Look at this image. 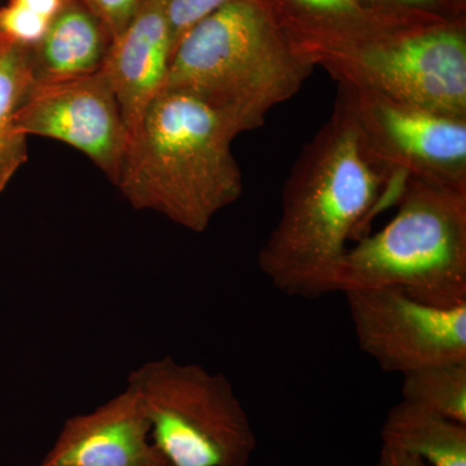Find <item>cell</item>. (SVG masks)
I'll return each mask as SVG.
<instances>
[{
    "label": "cell",
    "instance_id": "cell-1",
    "mask_svg": "<svg viewBox=\"0 0 466 466\" xmlns=\"http://www.w3.org/2000/svg\"><path fill=\"white\" fill-rule=\"evenodd\" d=\"M391 179L337 99L330 118L294 162L280 217L260 248L259 269L272 287L299 299L333 293L349 238L367 222Z\"/></svg>",
    "mask_w": 466,
    "mask_h": 466
},
{
    "label": "cell",
    "instance_id": "cell-2",
    "mask_svg": "<svg viewBox=\"0 0 466 466\" xmlns=\"http://www.w3.org/2000/svg\"><path fill=\"white\" fill-rule=\"evenodd\" d=\"M238 134L216 110L187 92L164 90L128 146L115 186L137 210L207 231L244 191L232 153Z\"/></svg>",
    "mask_w": 466,
    "mask_h": 466
},
{
    "label": "cell",
    "instance_id": "cell-3",
    "mask_svg": "<svg viewBox=\"0 0 466 466\" xmlns=\"http://www.w3.org/2000/svg\"><path fill=\"white\" fill-rule=\"evenodd\" d=\"M312 70L263 0H233L180 39L164 90L198 97L240 135L265 125Z\"/></svg>",
    "mask_w": 466,
    "mask_h": 466
},
{
    "label": "cell",
    "instance_id": "cell-4",
    "mask_svg": "<svg viewBox=\"0 0 466 466\" xmlns=\"http://www.w3.org/2000/svg\"><path fill=\"white\" fill-rule=\"evenodd\" d=\"M332 288L398 290L441 309L466 305V193L407 179L397 214L346 251Z\"/></svg>",
    "mask_w": 466,
    "mask_h": 466
},
{
    "label": "cell",
    "instance_id": "cell-5",
    "mask_svg": "<svg viewBox=\"0 0 466 466\" xmlns=\"http://www.w3.org/2000/svg\"><path fill=\"white\" fill-rule=\"evenodd\" d=\"M300 57L339 85L466 118L465 17L397 27Z\"/></svg>",
    "mask_w": 466,
    "mask_h": 466
},
{
    "label": "cell",
    "instance_id": "cell-6",
    "mask_svg": "<svg viewBox=\"0 0 466 466\" xmlns=\"http://www.w3.org/2000/svg\"><path fill=\"white\" fill-rule=\"evenodd\" d=\"M150 425V437L170 466H248L257 435L232 382L170 355L128 376Z\"/></svg>",
    "mask_w": 466,
    "mask_h": 466
},
{
    "label": "cell",
    "instance_id": "cell-7",
    "mask_svg": "<svg viewBox=\"0 0 466 466\" xmlns=\"http://www.w3.org/2000/svg\"><path fill=\"white\" fill-rule=\"evenodd\" d=\"M370 157L392 177L466 193V118L339 85Z\"/></svg>",
    "mask_w": 466,
    "mask_h": 466
},
{
    "label": "cell",
    "instance_id": "cell-8",
    "mask_svg": "<svg viewBox=\"0 0 466 466\" xmlns=\"http://www.w3.org/2000/svg\"><path fill=\"white\" fill-rule=\"evenodd\" d=\"M343 294L359 349L385 372L466 363V305L437 308L392 289Z\"/></svg>",
    "mask_w": 466,
    "mask_h": 466
},
{
    "label": "cell",
    "instance_id": "cell-9",
    "mask_svg": "<svg viewBox=\"0 0 466 466\" xmlns=\"http://www.w3.org/2000/svg\"><path fill=\"white\" fill-rule=\"evenodd\" d=\"M15 125L25 137H47L79 150L110 182L118 180L131 139L103 70L66 81L32 82Z\"/></svg>",
    "mask_w": 466,
    "mask_h": 466
},
{
    "label": "cell",
    "instance_id": "cell-10",
    "mask_svg": "<svg viewBox=\"0 0 466 466\" xmlns=\"http://www.w3.org/2000/svg\"><path fill=\"white\" fill-rule=\"evenodd\" d=\"M39 466H170L150 437L133 389L84 415L70 417Z\"/></svg>",
    "mask_w": 466,
    "mask_h": 466
},
{
    "label": "cell",
    "instance_id": "cell-11",
    "mask_svg": "<svg viewBox=\"0 0 466 466\" xmlns=\"http://www.w3.org/2000/svg\"><path fill=\"white\" fill-rule=\"evenodd\" d=\"M173 51L165 0H144L110 41L100 69L115 92L130 139L139 133L149 106L164 91Z\"/></svg>",
    "mask_w": 466,
    "mask_h": 466
},
{
    "label": "cell",
    "instance_id": "cell-12",
    "mask_svg": "<svg viewBox=\"0 0 466 466\" xmlns=\"http://www.w3.org/2000/svg\"><path fill=\"white\" fill-rule=\"evenodd\" d=\"M276 23L302 56L314 48L329 47L397 29L444 20L400 11L382 0H263ZM447 20V18H446Z\"/></svg>",
    "mask_w": 466,
    "mask_h": 466
},
{
    "label": "cell",
    "instance_id": "cell-13",
    "mask_svg": "<svg viewBox=\"0 0 466 466\" xmlns=\"http://www.w3.org/2000/svg\"><path fill=\"white\" fill-rule=\"evenodd\" d=\"M110 36L81 0H67L38 45L30 48L33 82H57L97 72Z\"/></svg>",
    "mask_w": 466,
    "mask_h": 466
},
{
    "label": "cell",
    "instance_id": "cell-14",
    "mask_svg": "<svg viewBox=\"0 0 466 466\" xmlns=\"http://www.w3.org/2000/svg\"><path fill=\"white\" fill-rule=\"evenodd\" d=\"M382 444L426 466H466V425L400 400L382 425Z\"/></svg>",
    "mask_w": 466,
    "mask_h": 466
},
{
    "label": "cell",
    "instance_id": "cell-15",
    "mask_svg": "<svg viewBox=\"0 0 466 466\" xmlns=\"http://www.w3.org/2000/svg\"><path fill=\"white\" fill-rule=\"evenodd\" d=\"M32 82L30 48L0 39V195L27 161V137L15 116Z\"/></svg>",
    "mask_w": 466,
    "mask_h": 466
},
{
    "label": "cell",
    "instance_id": "cell-16",
    "mask_svg": "<svg viewBox=\"0 0 466 466\" xmlns=\"http://www.w3.org/2000/svg\"><path fill=\"white\" fill-rule=\"evenodd\" d=\"M401 400L466 425V363H443L403 375Z\"/></svg>",
    "mask_w": 466,
    "mask_h": 466
},
{
    "label": "cell",
    "instance_id": "cell-17",
    "mask_svg": "<svg viewBox=\"0 0 466 466\" xmlns=\"http://www.w3.org/2000/svg\"><path fill=\"white\" fill-rule=\"evenodd\" d=\"M52 20L9 2L0 8V39L32 48L47 32Z\"/></svg>",
    "mask_w": 466,
    "mask_h": 466
},
{
    "label": "cell",
    "instance_id": "cell-18",
    "mask_svg": "<svg viewBox=\"0 0 466 466\" xmlns=\"http://www.w3.org/2000/svg\"><path fill=\"white\" fill-rule=\"evenodd\" d=\"M231 2L233 0H165L173 50L193 26Z\"/></svg>",
    "mask_w": 466,
    "mask_h": 466
},
{
    "label": "cell",
    "instance_id": "cell-19",
    "mask_svg": "<svg viewBox=\"0 0 466 466\" xmlns=\"http://www.w3.org/2000/svg\"><path fill=\"white\" fill-rule=\"evenodd\" d=\"M100 21L110 39L118 35L144 0H81Z\"/></svg>",
    "mask_w": 466,
    "mask_h": 466
},
{
    "label": "cell",
    "instance_id": "cell-20",
    "mask_svg": "<svg viewBox=\"0 0 466 466\" xmlns=\"http://www.w3.org/2000/svg\"><path fill=\"white\" fill-rule=\"evenodd\" d=\"M391 7L412 14L438 18L465 17V8L458 0H382Z\"/></svg>",
    "mask_w": 466,
    "mask_h": 466
},
{
    "label": "cell",
    "instance_id": "cell-21",
    "mask_svg": "<svg viewBox=\"0 0 466 466\" xmlns=\"http://www.w3.org/2000/svg\"><path fill=\"white\" fill-rule=\"evenodd\" d=\"M376 466H426L421 460L413 458L397 449L382 444Z\"/></svg>",
    "mask_w": 466,
    "mask_h": 466
},
{
    "label": "cell",
    "instance_id": "cell-22",
    "mask_svg": "<svg viewBox=\"0 0 466 466\" xmlns=\"http://www.w3.org/2000/svg\"><path fill=\"white\" fill-rule=\"evenodd\" d=\"M66 2L67 0H11L14 5L30 9L35 14L50 18V20L56 16Z\"/></svg>",
    "mask_w": 466,
    "mask_h": 466
},
{
    "label": "cell",
    "instance_id": "cell-23",
    "mask_svg": "<svg viewBox=\"0 0 466 466\" xmlns=\"http://www.w3.org/2000/svg\"><path fill=\"white\" fill-rule=\"evenodd\" d=\"M458 2L460 3V5H462V7L465 8L466 0H458Z\"/></svg>",
    "mask_w": 466,
    "mask_h": 466
}]
</instances>
